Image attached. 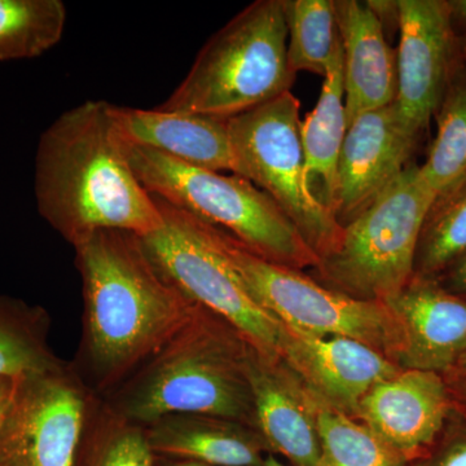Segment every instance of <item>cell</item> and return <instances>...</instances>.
<instances>
[{
    "label": "cell",
    "mask_w": 466,
    "mask_h": 466,
    "mask_svg": "<svg viewBox=\"0 0 466 466\" xmlns=\"http://www.w3.org/2000/svg\"><path fill=\"white\" fill-rule=\"evenodd\" d=\"M75 249L85 309L72 366L106 397L177 333L195 303L159 272L135 233L104 229Z\"/></svg>",
    "instance_id": "cell-1"
},
{
    "label": "cell",
    "mask_w": 466,
    "mask_h": 466,
    "mask_svg": "<svg viewBox=\"0 0 466 466\" xmlns=\"http://www.w3.org/2000/svg\"><path fill=\"white\" fill-rule=\"evenodd\" d=\"M109 106L108 101H85L39 137L36 208L73 248L104 229L144 238L164 226L157 202L134 174Z\"/></svg>",
    "instance_id": "cell-2"
},
{
    "label": "cell",
    "mask_w": 466,
    "mask_h": 466,
    "mask_svg": "<svg viewBox=\"0 0 466 466\" xmlns=\"http://www.w3.org/2000/svg\"><path fill=\"white\" fill-rule=\"evenodd\" d=\"M249 350L235 328L195 303L177 333L103 398L143 426L175 413H195L258 431L248 373Z\"/></svg>",
    "instance_id": "cell-3"
},
{
    "label": "cell",
    "mask_w": 466,
    "mask_h": 466,
    "mask_svg": "<svg viewBox=\"0 0 466 466\" xmlns=\"http://www.w3.org/2000/svg\"><path fill=\"white\" fill-rule=\"evenodd\" d=\"M283 0H257L218 30L158 109L229 119L290 91Z\"/></svg>",
    "instance_id": "cell-4"
},
{
    "label": "cell",
    "mask_w": 466,
    "mask_h": 466,
    "mask_svg": "<svg viewBox=\"0 0 466 466\" xmlns=\"http://www.w3.org/2000/svg\"><path fill=\"white\" fill-rule=\"evenodd\" d=\"M125 147L134 174L150 195L222 229L276 265L297 271L319 266L289 218L250 180L191 167L144 147Z\"/></svg>",
    "instance_id": "cell-5"
},
{
    "label": "cell",
    "mask_w": 466,
    "mask_h": 466,
    "mask_svg": "<svg viewBox=\"0 0 466 466\" xmlns=\"http://www.w3.org/2000/svg\"><path fill=\"white\" fill-rule=\"evenodd\" d=\"M435 192L410 161L343 227L339 247L319 262L315 280L346 296L385 302L415 275L417 245Z\"/></svg>",
    "instance_id": "cell-6"
},
{
    "label": "cell",
    "mask_w": 466,
    "mask_h": 466,
    "mask_svg": "<svg viewBox=\"0 0 466 466\" xmlns=\"http://www.w3.org/2000/svg\"><path fill=\"white\" fill-rule=\"evenodd\" d=\"M153 198L164 226L142 240L159 272L187 299L235 328L260 355L281 360L283 323L254 299L220 248L213 226Z\"/></svg>",
    "instance_id": "cell-7"
},
{
    "label": "cell",
    "mask_w": 466,
    "mask_h": 466,
    "mask_svg": "<svg viewBox=\"0 0 466 466\" xmlns=\"http://www.w3.org/2000/svg\"><path fill=\"white\" fill-rule=\"evenodd\" d=\"M213 228L227 258L254 299L285 327L309 336L355 339L398 364L400 324L385 303L330 289L302 271L262 258L228 233Z\"/></svg>",
    "instance_id": "cell-8"
},
{
    "label": "cell",
    "mask_w": 466,
    "mask_h": 466,
    "mask_svg": "<svg viewBox=\"0 0 466 466\" xmlns=\"http://www.w3.org/2000/svg\"><path fill=\"white\" fill-rule=\"evenodd\" d=\"M299 109L288 91L227 124L235 174L268 195L321 260L339 247L343 227L306 186Z\"/></svg>",
    "instance_id": "cell-9"
},
{
    "label": "cell",
    "mask_w": 466,
    "mask_h": 466,
    "mask_svg": "<svg viewBox=\"0 0 466 466\" xmlns=\"http://www.w3.org/2000/svg\"><path fill=\"white\" fill-rule=\"evenodd\" d=\"M90 389L72 363L14 380L0 419V466H73Z\"/></svg>",
    "instance_id": "cell-10"
},
{
    "label": "cell",
    "mask_w": 466,
    "mask_h": 466,
    "mask_svg": "<svg viewBox=\"0 0 466 466\" xmlns=\"http://www.w3.org/2000/svg\"><path fill=\"white\" fill-rule=\"evenodd\" d=\"M398 90L404 131L419 142L461 57L447 0H400Z\"/></svg>",
    "instance_id": "cell-11"
},
{
    "label": "cell",
    "mask_w": 466,
    "mask_h": 466,
    "mask_svg": "<svg viewBox=\"0 0 466 466\" xmlns=\"http://www.w3.org/2000/svg\"><path fill=\"white\" fill-rule=\"evenodd\" d=\"M452 404L444 376L401 368L368 392L359 403L355 419L404 459H415L433 449Z\"/></svg>",
    "instance_id": "cell-12"
},
{
    "label": "cell",
    "mask_w": 466,
    "mask_h": 466,
    "mask_svg": "<svg viewBox=\"0 0 466 466\" xmlns=\"http://www.w3.org/2000/svg\"><path fill=\"white\" fill-rule=\"evenodd\" d=\"M281 360L314 397L352 417L377 383L401 370L366 343L346 337L309 336L288 327Z\"/></svg>",
    "instance_id": "cell-13"
},
{
    "label": "cell",
    "mask_w": 466,
    "mask_h": 466,
    "mask_svg": "<svg viewBox=\"0 0 466 466\" xmlns=\"http://www.w3.org/2000/svg\"><path fill=\"white\" fill-rule=\"evenodd\" d=\"M416 146L400 124L395 101L358 116L339 156L337 222L345 227L370 207L412 161Z\"/></svg>",
    "instance_id": "cell-14"
},
{
    "label": "cell",
    "mask_w": 466,
    "mask_h": 466,
    "mask_svg": "<svg viewBox=\"0 0 466 466\" xmlns=\"http://www.w3.org/2000/svg\"><path fill=\"white\" fill-rule=\"evenodd\" d=\"M383 303L400 324V367L449 376L466 351L464 297L451 293L437 279L413 275Z\"/></svg>",
    "instance_id": "cell-15"
},
{
    "label": "cell",
    "mask_w": 466,
    "mask_h": 466,
    "mask_svg": "<svg viewBox=\"0 0 466 466\" xmlns=\"http://www.w3.org/2000/svg\"><path fill=\"white\" fill-rule=\"evenodd\" d=\"M248 373L257 428L267 446L296 466H321L314 406L308 389L283 360H269L251 348Z\"/></svg>",
    "instance_id": "cell-16"
},
{
    "label": "cell",
    "mask_w": 466,
    "mask_h": 466,
    "mask_svg": "<svg viewBox=\"0 0 466 466\" xmlns=\"http://www.w3.org/2000/svg\"><path fill=\"white\" fill-rule=\"evenodd\" d=\"M109 113L126 144L156 150L191 167L235 174L227 119L113 104Z\"/></svg>",
    "instance_id": "cell-17"
},
{
    "label": "cell",
    "mask_w": 466,
    "mask_h": 466,
    "mask_svg": "<svg viewBox=\"0 0 466 466\" xmlns=\"http://www.w3.org/2000/svg\"><path fill=\"white\" fill-rule=\"evenodd\" d=\"M343 52L346 119L397 99V50L366 2L334 0Z\"/></svg>",
    "instance_id": "cell-18"
},
{
    "label": "cell",
    "mask_w": 466,
    "mask_h": 466,
    "mask_svg": "<svg viewBox=\"0 0 466 466\" xmlns=\"http://www.w3.org/2000/svg\"><path fill=\"white\" fill-rule=\"evenodd\" d=\"M153 453L208 466H263L257 429L220 417L175 413L144 426Z\"/></svg>",
    "instance_id": "cell-19"
},
{
    "label": "cell",
    "mask_w": 466,
    "mask_h": 466,
    "mask_svg": "<svg viewBox=\"0 0 466 466\" xmlns=\"http://www.w3.org/2000/svg\"><path fill=\"white\" fill-rule=\"evenodd\" d=\"M348 133L343 86V52L334 57L325 76L317 106L300 121L305 179L309 193L334 216L339 164Z\"/></svg>",
    "instance_id": "cell-20"
},
{
    "label": "cell",
    "mask_w": 466,
    "mask_h": 466,
    "mask_svg": "<svg viewBox=\"0 0 466 466\" xmlns=\"http://www.w3.org/2000/svg\"><path fill=\"white\" fill-rule=\"evenodd\" d=\"M50 318L39 306L0 297V377L18 379L60 366L48 345Z\"/></svg>",
    "instance_id": "cell-21"
},
{
    "label": "cell",
    "mask_w": 466,
    "mask_h": 466,
    "mask_svg": "<svg viewBox=\"0 0 466 466\" xmlns=\"http://www.w3.org/2000/svg\"><path fill=\"white\" fill-rule=\"evenodd\" d=\"M434 116L437 135L420 167L438 195L466 177V64L461 57Z\"/></svg>",
    "instance_id": "cell-22"
},
{
    "label": "cell",
    "mask_w": 466,
    "mask_h": 466,
    "mask_svg": "<svg viewBox=\"0 0 466 466\" xmlns=\"http://www.w3.org/2000/svg\"><path fill=\"white\" fill-rule=\"evenodd\" d=\"M283 7L291 70L325 78L342 47L334 0H283Z\"/></svg>",
    "instance_id": "cell-23"
},
{
    "label": "cell",
    "mask_w": 466,
    "mask_h": 466,
    "mask_svg": "<svg viewBox=\"0 0 466 466\" xmlns=\"http://www.w3.org/2000/svg\"><path fill=\"white\" fill-rule=\"evenodd\" d=\"M309 395L320 441L321 466H406L407 460L363 422L328 406L311 392Z\"/></svg>",
    "instance_id": "cell-24"
},
{
    "label": "cell",
    "mask_w": 466,
    "mask_h": 466,
    "mask_svg": "<svg viewBox=\"0 0 466 466\" xmlns=\"http://www.w3.org/2000/svg\"><path fill=\"white\" fill-rule=\"evenodd\" d=\"M61 0H0V61L41 57L63 38Z\"/></svg>",
    "instance_id": "cell-25"
},
{
    "label": "cell",
    "mask_w": 466,
    "mask_h": 466,
    "mask_svg": "<svg viewBox=\"0 0 466 466\" xmlns=\"http://www.w3.org/2000/svg\"><path fill=\"white\" fill-rule=\"evenodd\" d=\"M466 254V177L435 196L422 225L415 275L438 279Z\"/></svg>",
    "instance_id": "cell-26"
},
{
    "label": "cell",
    "mask_w": 466,
    "mask_h": 466,
    "mask_svg": "<svg viewBox=\"0 0 466 466\" xmlns=\"http://www.w3.org/2000/svg\"><path fill=\"white\" fill-rule=\"evenodd\" d=\"M79 441L90 451L92 466H155L144 426L126 419L95 392Z\"/></svg>",
    "instance_id": "cell-27"
},
{
    "label": "cell",
    "mask_w": 466,
    "mask_h": 466,
    "mask_svg": "<svg viewBox=\"0 0 466 466\" xmlns=\"http://www.w3.org/2000/svg\"><path fill=\"white\" fill-rule=\"evenodd\" d=\"M428 466H466V424L453 426Z\"/></svg>",
    "instance_id": "cell-28"
},
{
    "label": "cell",
    "mask_w": 466,
    "mask_h": 466,
    "mask_svg": "<svg viewBox=\"0 0 466 466\" xmlns=\"http://www.w3.org/2000/svg\"><path fill=\"white\" fill-rule=\"evenodd\" d=\"M368 8L372 11L383 30L400 27V0H368Z\"/></svg>",
    "instance_id": "cell-29"
},
{
    "label": "cell",
    "mask_w": 466,
    "mask_h": 466,
    "mask_svg": "<svg viewBox=\"0 0 466 466\" xmlns=\"http://www.w3.org/2000/svg\"><path fill=\"white\" fill-rule=\"evenodd\" d=\"M440 283L451 293L456 296L466 297V254L456 260L443 274Z\"/></svg>",
    "instance_id": "cell-30"
},
{
    "label": "cell",
    "mask_w": 466,
    "mask_h": 466,
    "mask_svg": "<svg viewBox=\"0 0 466 466\" xmlns=\"http://www.w3.org/2000/svg\"><path fill=\"white\" fill-rule=\"evenodd\" d=\"M449 5L451 20L453 27H461L462 32L466 30V0H447Z\"/></svg>",
    "instance_id": "cell-31"
},
{
    "label": "cell",
    "mask_w": 466,
    "mask_h": 466,
    "mask_svg": "<svg viewBox=\"0 0 466 466\" xmlns=\"http://www.w3.org/2000/svg\"><path fill=\"white\" fill-rule=\"evenodd\" d=\"M446 380L453 400H458L466 410V376L452 377V379Z\"/></svg>",
    "instance_id": "cell-32"
},
{
    "label": "cell",
    "mask_w": 466,
    "mask_h": 466,
    "mask_svg": "<svg viewBox=\"0 0 466 466\" xmlns=\"http://www.w3.org/2000/svg\"><path fill=\"white\" fill-rule=\"evenodd\" d=\"M12 388H14V380L0 377V419L11 398Z\"/></svg>",
    "instance_id": "cell-33"
},
{
    "label": "cell",
    "mask_w": 466,
    "mask_h": 466,
    "mask_svg": "<svg viewBox=\"0 0 466 466\" xmlns=\"http://www.w3.org/2000/svg\"><path fill=\"white\" fill-rule=\"evenodd\" d=\"M460 376H466V351L464 352V355H462L461 359H460L459 363L456 364L455 370H453L449 376H446V379H452V377Z\"/></svg>",
    "instance_id": "cell-34"
},
{
    "label": "cell",
    "mask_w": 466,
    "mask_h": 466,
    "mask_svg": "<svg viewBox=\"0 0 466 466\" xmlns=\"http://www.w3.org/2000/svg\"><path fill=\"white\" fill-rule=\"evenodd\" d=\"M459 50L462 60H464L466 64V30L459 36Z\"/></svg>",
    "instance_id": "cell-35"
},
{
    "label": "cell",
    "mask_w": 466,
    "mask_h": 466,
    "mask_svg": "<svg viewBox=\"0 0 466 466\" xmlns=\"http://www.w3.org/2000/svg\"><path fill=\"white\" fill-rule=\"evenodd\" d=\"M263 466H296V465H288L281 462L280 460L276 459L275 456H267L265 460H263Z\"/></svg>",
    "instance_id": "cell-36"
},
{
    "label": "cell",
    "mask_w": 466,
    "mask_h": 466,
    "mask_svg": "<svg viewBox=\"0 0 466 466\" xmlns=\"http://www.w3.org/2000/svg\"><path fill=\"white\" fill-rule=\"evenodd\" d=\"M173 466H208V465L198 464V462L187 461V462H182V464H175Z\"/></svg>",
    "instance_id": "cell-37"
}]
</instances>
